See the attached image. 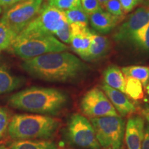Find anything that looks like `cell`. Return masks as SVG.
I'll return each instance as SVG.
<instances>
[{
	"instance_id": "29",
	"label": "cell",
	"mask_w": 149,
	"mask_h": 149,
	"mask_svg": "<svg viewBox=\"0 0 149 149\" xmlns=\"http://www.w3.org/2000/svg\"><path fill=\"white\" fill-rule=\"evenodd\" d=\"M124 13H128L135 8L139 0H119Z\"/></svg>"
},
{
	"instance_id": "22",
	"label": "cell",
	"mask_w": 149,
	"mask_h": 149,
	"mask_svg": "<svg viewBox=\"0 0 149 149\" xmlns=\"http://www.w3.org/2000/svg\"><path fill=\"white\" fill-rule=\"evenodd\" d=\"M141 49L149 52V22L136 32L131 40Z\"/></svg>"
},
{
	"instance_id": "11",
	"label": "cell",
	"mask_w": 149,
	"mask_h": 149,
	"mask_svg": "<svg viewBox=\"0 0 149 149\" xmlns=\"http://www.w3.org/2000/svg\"><path fill=\"white\" fill-rule=\"evenodd\" d=\"M145 122L138 115L128 118L125 126L124 139L128 149H141L144 135Z\"/></svg>"
},
{
	"instance_id": "33",
	"label": "cell",
	"mask_w": 149,
	"mask_h": 149,
	"mask_svg": "<svg viewBox=\"0 0 149 149\" xmlns=\"http://www.w3.org/2000/svg\"><path fill=\"white\" fill-rule=\"evenodd\" d=\"M109 1V0H97L99 4H100V7H101L102 8H104V6H105L106 3H107Z\"/></svg>"
},
{
	"instance_id": "14",
	"label": "cell",
	"mask_w": 149,
	"mask_h": 149,
	"mask_svg": "<svg viewBox=\"0 0 149 149\" xmlns=\"http://www.w3.org/2000/svg\"><path fill=\"white\" fill-rule=\"evenodd\" d=\"M123 19L124 17L112 15L102 8L89 15L91 26L102 34L111 32Z\"/></svg>"
},
{
	"instance_id": "27",
	"label": "cell",
	"mask_w": 149,
	"mask_h": 149,
	"mask_svg": "<svg viewBox=\"0 0 149 149\" xmlns=\"http://www.w3.org/2000/svg\"><path fill=\"white\" fill-rule=\"evenodd\" d=\"M81 6L88 15L101 8L97 0H81Z\"/></svg>"
},
{
	"instance_id": "25",
	"label": "cell",
	"mask_w": 149,
	"mask_h": 149,
	"mask_svg": "<svg viewBox=\"0 0 149 149\" xmlns=\"http://www.w3.org/2000/svg\"><path fill=\"white\" fill-rule=\"evenodd\" d=\"M10 122V113L8 110L0 107V139L4 137L8 132V128Z\"/></svg>"
},
{
	"instance_id": "21",
	"label": "cell",
	"mask_w": 149,
	"mask_h": 149,
	"mask_svg": "<svg viewBox=\"0 0 149 149\" xmlns=\"http://www.w3.org/2000/svg\"><path fill=\"white\" fill-rule=\"evenodd\" d=\"M64 12L67 22L69 24H77L88 26V15L86 13L81 6L65 10Z\"/></svg>"
},
{
	"instance_id": "31",
	"label": "cell",
	"mask_w": 149,
	"mask_h": 149,
	"mask_svg": "<svg viewBox=\"0 0 149 149\" xmlns=\"http://www.w3.org/2000/svg\"><path fill=\"white\" fill-rule=\"evenodd\" d=\"M141 149H149V124H147L144 128V135L141 143Z\"/></svg>"
},
{
	"instance_id": "34",
	"label": "cell",
	"mask_w": 149,
	"mask_h": 149,
	"mask_svg": "<svg viewBox=\"0 0 149 149\" xmlns=\"http://www.w3.org/2000/svg\"><path fill=\"white\" fill-rule=\"evenodd\" d=\"M145 88H146V92H147V93H148V95H149V80H148V84H147L146 86L145 87Z\"/></svg>"
},
{
	"instance_id": "1",
	"label": "cell",
	"mask_w": 149,
	"mask_h": 149,
	"mask_svg": "<svg viewBox=\"0 0 149 149\" xmlns=\"http://www.w3.org/2000/svg\"><path fill=\"white\" fill-rule=\"evenodd\" d=\"M22 67L33 77L59 82L72 81L87 69L82 61L68 52L48 53L24 59Z\"/></svg>"
},
{
	"instance_id": "16",
	"label": "cell",
	"mask_w": 149,
	"mask_h": 149,
	"mask_svg": "<svg viewBox=\"0 0 149 149\" xmlns=\"http://www.w3.org/2000/svg\"><path fill=\"white\" fill-rule=\"evenodd\" d=\"M104 81L105 84L111 88L125 93L126 79L122 70L116 66H109L104 71Z\"/></svg>"
},
{
	"instance_id": "17",
	"label": "cell",
	"mask_w": 149,
	"mask_h": 149,
	"mask_svg": "<svg viewBox=\"0 0 149 149\" xmlns=\"http://www.w3.org/2000/svg\"><path fill=\"white\" fill-rule=\"evenodd\" d=\"M9 149H57V146L53 141L29 139L14 141L9 145Z\"/></svg>"
},
{
	"instance_id": "2",
	"label": "cell",
	"mask_w": 149,
	"mask_h": 149,
	"mask_svg": "<svg viewBox=\"0 0 149 149\" xmlns=\"http://www.w3.org/2000/svg\"><path fill=\"white\" fill-rule=\"evenodd\" d=\"M68 95L53 88L33 86L15 93L9 97L10 107L33 113L57 115L66 107Z\"/></svg>"
},
{
	"instance_id": "5",
	"label": "cell",
	"mask_w": 149,
	"mask_h": 149,
	"mask_svg": "<svg viewBox=\"0 0 149 149\" xmlns=\"http://www.w3.org/2000/svg\"><path fill=\"white\" fill-rule=\"evenodd\" d=\"M9 49L20 58L28 59L45 54L60 53L68 46L55 38L54 35H44L25 39H15Z\"/></svg>"
},
{
	"instance_id": "3",
	"label": "cell",
	"mask_w": 149,
	"mask_h": 149,
	"mask_svg": "<svg viewBox=\"0 0 149 149\" xmlns=\"http://www.w3.org/2000/svg\"><path fill=\"white\" fill-rule=\"evenodd\" d=\"M60 126V120L42 115L17 114L10 120L9 137L15 141L47 139L52 137Z\"/></svg>"
},
{
	"instance_id": "38",
	"label": "cell",
	"mask_w": 149,
	"mask_h": 149,
	"mask_svg": "<svg viewBox=\"0 0 149 149\" xmlns=\"http://www.w3.org/2000/svg\"><path fill=\"white\" fill-rule=\"evenodd\" d=\"M107 149H111V148H107Z\"/></svg>"
},
{
	"instance_id": "19",
	"label": "cell",
	"mask_w": 149,
	"mask_h": 149,
	"mask_svg": "<svg viewBox=\"0 0 149 149\" xmlns=\"http://www.w3.org/2000/svg\"><path fill=\"white\" fill-rule=\"evenodd\" d=\"M122 72L126 77L135 78L139 80L146 87L149 80V67L144 66H130L123 67Z\"/></svg>"
},
{
	"instance_id": "9",
	"label": "cell",
	"mask_w": 149,
	"mask_h": 149,
	"mask_svg": "<svg viewBox=\"0 0 149 149\" xmlns=\"http://www.w3.org/2000/svg\"><path fill=\"white\" fill-rule=\"evenodd\" d=\"M80 109L84 115L91 118L118 115L105 93L97 87L84 95L80 102Z\"/></svg>"
},
{
	"instance_id": "35",
	"label": "cell",
	"mask_w": 149,
	"mask_h": 149,
	"mask_svg": "<svg viewBox=\"0 0 149 149\" xmlns=\"http://www.w3.org/2000/svg\"><path fill=\"white\" fill-rule=\"evenodd\" d=\"M0 149H8L7 147H6L3 144H0Z\"/></svg>"
},
{
	"instance_id": "37",
	"label": "cell",
	"mask_w": 149,
	"mask_h": 149,
	"mask_svg": "<svg viewBox=\"0 0 149 149\" xmlns=\"http://www.w3.org/2000/svg\"><path fill=\"white\" fill-rule=\"evenodd\" d=\"M1 12H2V8H1V7L0 6V14L1 13Z\"/></svg>"
},
{
	"instance_id": "4",
	"label": "cell",
	"mask_w": 149,
	"mask_h": 149,
	"mask_svg": "<svg viewBox=\"0 0 149 149\" xmlns=\"http://www.w3.org/2000/svg\"><path fill=\"white\" fill-rule=\"evenodd\" d=\"M67 22L64 11L45 3L42 5L38 15L22 30L15 39L55 35Z\"/></svg>"
},
{
	"instance_id": "18",
	"label": "cell",
	"mask_w": 149,
	"mask_h": 149,
	"mask_svg": "<svg viewBox=\"0 0 149 149\" xmlns=\"http://www.w3.org/2000/svg\"><path fill=\"white\" fill-rule=\"evenodd\" d=\"M23 84V79L9 73L0 66V95L11 92Z\"/></svg>"
},
{
	"instance_id": "10",
	"label": "cell",
	"mask_w": 149,
	"mask_h": 149,
	"mask_svg": "<svg viewBox=\"0 0 149 149\" xmlns=\"http://www.w3.org/2000/svg\"><path fill=\"white\" fill-rule=\"evenodd\" d=\"M148 22L149 7L143 6L137 8L117 29L113 36L114 40L117 42L131 40L133 35Z\"/></svg>"
},
{
	"instance_id": "28",
	"label": "cell",
	"mask_w": 149,
	"mask_h": 149,
	"mask_svg": "<svg viewBox=\"0 0 149 149\" xmlns=\"http://www.w3.org/2000/svg\"><path fill=\"white\" fill-rule=\"evenodd\" d=\"M60 40L61 42L66 44H70L71 40V31H70V24L67 22L64 26L57 31L55 35Z\"/></svg>"
},
{
	"instance_id": "30",
	"label": "cell",
	"mask_w": 149,
	"mask_h": 149,
	"mask_svg": "<svg viewBox=\"0 0 149 149\" xmlns=\"http://www.w3.org/2000/svg\"><path fill=\"white\" fill-rule=\"evenodd\" d=\"M26 0H0V6L6 10L13 6Z\"/></svg>"
},
{
	"instance_id": "26",
	"label": "cell",
	"mask_w": 149,
	"mask_h": 149,
	"mask_svg": "<svg viewBox=\"0 0 149 149\" xmlns=\"http://www.w3.org/2000/svg\"><path fill=\"white\" fill-rule=\"evenodd\" d=\"M104 8L112 15L124 17L125 13L123 11L122 7L119 0H109L106 3Z\"/></svg>"
},
{
	"instance_id": "32",
	"label": "cell",
	"mask_w": 149,
	"mask_h": 149,
	"mask_svg": "<svg viewBox=\"0 0 149 149\" xmlns=\"http://www.w3.org/2000/svg\"><path fill=\"white\" fill-rule=\"evenodd\" d=\"M141 114L149 124V104H145L144 107L141 109Z\"/></svg>"
},
{
	"instance_id": "15",
	"label": "cell",
	"mask_w": 149,
	"mask_h": 149,
	"mask_svg": "<svg viewBox=\"0 0 149 149\" xmlns=\"http://www.w3.org/2000/svg\"><path fill=\"white\" fill-rule=\"evenodd\" d=\"M109 46V41L107 37L93 33L90 46L80 57L87 61L97 60L107 53Z\"/></svg>"
},
{
	"instance_id": "12",
	"label": "cell",
	"mask_w": 149,
	"mask_h": 149,
	"mask_svg": "<svg viewBox=\"0 0 149 149\" xmlns=\"http://www.w3.org/2000/svg\"><path fill=\"white\" fill-rule=\"evenodd\" d=\"M102 89L121 116L131 115L135 113V105L124 93L111 88L105 84L102 86Z\"/></svg>"
},
{
	"instance_id": "20",
	"label": "cell",
	"mask_w": 149,
	"mask_h": 149,
	"mask_svg": "<svg viewBox=\"0 0 149 149\" xmlns=\"http://www.w3.org/2000/svg\"><path fill=\"white\" fill-rule=\"evenodd\" d=\"M126 86L125 94L129 97L132 100H140L144 98V90L143 85L139 80L135 78L126 77Z\"/></svg>"
},
{
	"instance_id": "8",
	"label": "cell",
	"mask_w": 149,
	"mask_h": 149,
	"mask_svg": "<svg viewBox=\"0 0 149 149\" xmlns=\"http://www.w3.org/2000/svg\"><path fill=\"white\" fill-rule=\"evenodd\" d=\"M68 140L80 148L101 149L91 122L78 113L72 115L66 127Z\"/></svg>"
},
{
	"instance_id": "6",
	"label": "cell",
	"mask_w": 149,
	"mask_h": 149,
	"mask_svg": "<svg viewBox=\"0 0 149 149\" xmlns=\"http://www.w3.org/2000/svg\"><path fill=\"white\" fill-rule=\"evenodd\" d=\"M99 144L104 148L122 149L125 132V122L120 116L91 118Z\"/></svg>"
},
{
	"instance_id": "23",
	"label": "cell",
	"mask_w": 149,
	"mask_h": 149,
	"mask_svg": "<svg viewBox=\"0 0 149 149\" xmlns=\"http://www.w3.org/2000/svg\"><path fill=\"white\" fill-rule=\"evenodd\" d=\"M15 37L13 31L0 21V51L9 49Z\"/></svg>"
},
{
	"instance_id": "7",
	"label": "cell",
	"mask_w": 149,
	"mask_h": 149,
	"mask_svg": "<svg viewBox=\"0 0 149 149\" xmlns=\"http://www.w3.org/2000/svg\"><path fill=\"white\" fill-rule=\"evenodd\" d=\"M44 0H26L4 10L1 19L16 37L38 15Z\"/></svg>"
},
{
	"instance_id": "24",
	"label": "cell",
	"mask_w": 149,
	"mask_h": 149,
	"mask_svg": "<svg viewBox=\"0 0 149 149\" xmlns=\"http://www.w3.org/2000/svg\"><path fill=\"white\" fill-rule=\"evenodd\" d=\"M48 4L62 11L81 6V0H48Z\"/></svg>"
},
{
	"instance_id": "13",
	"label": "cell",
	"mask_w": 149,
	"mask_h": 149,
	"mask_svg": "<svg viewBox=\"0 0 149 149\" xmlns=\"http://www.w3.org/2000/svg\"><path fill=\"white\" fill-rule=\"evenodd\" d=\"M71 31V44L72 50L80 57L88 50L91 45L93 33L88 26L81 24H70Z\"/></svg>"
},
{
	"instance_id": "36",
	"label": "cell",
	"mask_w": 149,
	"mask_h": 149,
	"mask_svg": "<svg viewBox=\"0 0 149 149\" xmlns=\"http://www.w3.org/2000/svg\"><path fill=\"white\" fill-rule=\"evenodd\" d=\"M144 101L146 102V103H148L149 104V96L148 97H146V99L144 100Z\"/></svg>"
}]
</instances>
